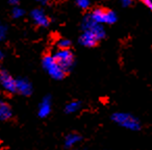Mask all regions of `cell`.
I'll use <instances>...</instances> for the list:
<instances>
[{"label": "cell", "instance_id": "9c48e42d", "mask_svg": "<svg viewBox=\"0 0 152 150\" xmlns=\"http://www.w3.org/2000/svg\"><path fill=\"white\" fill-rule=\"evenodd\" d=\"M99 41L97 40V38L90 31H83V34H81V36L79 37V44L85 47H93Z\"/></svg>", "mask_w": 152, "mask_h": 150}, {"label": "cell", "instance_id": "7a4b0ae2", "mask_svg": "<svg viewBox=\"0 0 152 150\" xmlns=\"http://www.w3.org/2000/svg\"><path fill=\"white\" fill-rule=\"evenodd\" d=\"M42 65L44 70L47 72L49 76L53 79H56V80H59V79L64 78L67 72L56 63V61L54 59L53 55H46V56L43 59Z\"/></svg>", "mask_w": 152, "mask_h": 150}, {"label": "cell", "instance_id": "8992f818", "mask_svg": "<svg viewBox=\"0 0 152 150\" xmlns=\"http://www.w3.org/2000/svg\"><path fill=\"white\" fill-rule=\"evenodd\" d=\"M0 85L9 93H16V79L7 71L0 72Z\"/></svg>", "mask_w": 152, "mask_h": 150}, {"label": "cell", "instance_id": "6da1fadb", "mask_svg": "<svg viewBox=\"0 0 152 150\" xmlns=\"http://www.w3.org/2000/svg\"><path fill=\"white\" fill-rule=\"evenodd\" d=\"M112 120L116 124H118L119 126L124 127V128L128 129V130L137 131L141 129L140 121L134 116H132L131 114H128V113H115V114L112 115Z\"/></svg>", "mask_w": 152, "mask_h": 150}, {"label": "cell", "instance_id": "3957f363", "mask_svg": "<svg viewBox=\"0 0 152 150\" xmlns=\"http://www.w3.org/2000/svg\"><path fill=\"white\" fill-rule=\"evenodd\" d=\"M81 26H83V31H90L97 38L98 41L102 40L105 37V29H104L103 25L94 21L90 16V14L83 18Z\"/></svg>", "mask_w": 152, "mask_h": 150}, {"label": "cell", "instance_id": "44dd1931", "mask_svg": "<svg viewBox=\"0 0 152 150\" xmlns=\"http://www.w3.org/2000/svg\"><path fill=\"white\" fill-rule=\"evenodd\" d=\"M4 57V53H3V51L0 49V61H2V59Z\"/></svg>", "mask_w": 152, "mask_h": 150}, {"label": "cell", "instance_id": "30bf717a", "mask_svg": "<svg viewBox=\"0 0 152 150\" xmlns=\"http://www.w3.org/2000/svg\"><path fill=\"white\" fill-rule=\"evenodd\" d=\"M51 113V99L50 97H45L39 104L38 108V115L41 118H46L49 114Z\"/></svg>", "mask_w": 152, "mask_h": 150}, {"label": "cell", "instance_id": "2e32d148", "mask_svg": "<svg viewBox=\"0 0 152 150\" xmlns=\"http://www.w3.org/2000/svg\"><path fill=\"white\" fill-rule=\"evenodd\" d=\"M76 3L83 10H87L90 7V0H76Z\"/></svg>", "mask_w": 152, "mask_h": 150}, {"label": "cell", "instance_id": "ac0fdd59", "mask_svg": "<svg viewBox=\"0 0 152 150\" xmlns=\"http://www.w3.org/2000/svg\"><path fill=\"white\" fill-rule=\"evenodd\" d=\"M121 4L123 5V7H130L131 4L133 3V0H120Z\"/></svg>", "mask_w": 152, "mask_h": 150}, {"label": "cell", "instance_id": "4fadbf2b", "mask_svg": "<svg viewBox=\"0 0 152 150\" xmlns=\"http://www.w3.org/2000/svg\"><path fill=\"white\" fill-rule=\"evenodd\" d=\"M81 108V102L80 101H71L66 105L65 112L67 114H74V113H77Z\"/></svg>", "mask_w": 152, "mask_h": 150}, {"label": "cell", "instance_id": "e0dca14e", "mask_svg": "<svg viewBox=\"0 0 152 150\" xmlns=\"http://www.w3.org/2000/svg\"><path fill=\"white\" fill-rule=\"evenodd\" d=\"M7 34V28L5 27V25H3L1 22H0V42H2L5 39Z\"/></svg>", "mask_w": 152, "mask_h": 150}, {"label": "cell", "instance_id": "7c38bea8", "mask_svg": "<svg viewBox=\"0 0 152 150\" xmlns=\"http://www.w3.org/2000/svg\"><path fill=\"white\" fill-rule=\"evenodd\" d=\"M81 141V137L78 133H70L66 137L65 139V147L66 148H72L78 144Z\"/></svg>", "mask_w": 152, "mask_h": 150}, {"label": "cell", "instance_id": "9a60e30c", "mask_svg": "<svg viewBox=\"0 0 152 150\" xmlns=\"http://www.w3.org/2000/svg\"><path fill=\"white\" fill-rule=\"evenodd\" d=\"M12 15H13V17L15 18V19H20L21 17H23L24 11L21 9V7H16L15 9H13Z\"/></svg>", "mask_w": 152, "mask_h": 150}, {"label": "cell", "instance_id": "8fae6325", "mask_svg": "<svg viewBox=\"0 0 152 150\" xmlns=\"http://www.w3.org/2000/svg\"><path fill=\"white\" fill-rule=\"evenodd\" d=\"M12 108L9 103L4 101V100L0 99V121H5L12 117Z\"/></svg>", "mask_w": 152, "mask_h": 150}, {"label": "cell", "instance_id": "ba28073f", "mask_svg": "<svg viewBox=\"0 0 152 150\" xmlns=\"http://www.w3.org/2000/svg\"><path fill=\"white\" fill-rule=\"evenodd\" d=\"M16 93H19L24 96L30 95L32 93L31 83L25 78L16 79Z\"/></svg>", "mask_w": 152, "mask_h": 150}, {"label": "cell", "instance_id": "52a82bcc", "mask_svg": "<svg viewBox=\"0 0 152 150\" xmlns=\"http://www.w3.org/2000/svg\"><path fill=\"white\" fill-rule=\"evenodd\" d=\"M30 17H31L32 21L39 26L42 27H47L50 24V20H49L48 16L45 14V12L41 9H34V11L30 13Z\"/></svg>", "mask_w": 152, "mask_h": 150}, {"label": "cell", "instance_id": "603a6c76", "mask_svg": "<svg viewBox=\"0 0 152 150\" xmlns=\"http://www.w3.org/2000/svg\"><path fill=\"white\" fill-rule=\"evenodd\" d=\"M74 150H80V149H74Z\"/></svg>", "mask_w": 152, "mask_h": 150}, {"label": "cell", "instance_id": "5b68a950", "mask_svg": "<svg viewBox=\"0 0 152 150\" xmlns=\"http://www.w3.org/2000/svg\"><path fill=\"white\" fill-rule=\"evenodd\" d=\"M53 57L66 72L69 71L74 65V55L69 49H58L54 52Z\"/></svg>", "mask_w": 152, "mask_h": 150}, {"label": "cell", "instance_id": "277c9868", "mask_svg": "<svg viewBox=\"0 0 152 150\" xmlns=\"http://www.w3.org/2000/svg\"><path fill=\"white\" fill-rule=\"evenodd\" d=\"M90 16L94 21L99 24H114L117 21V14L110 10L95 9Z\"/></svg>", "mask_w": 152, "mask_h": 150}, {"label": "cell", "instance_id": "5bb4252c", "mask_svg": "<svg viewBox=\"0 0 152 150\" xmlns=\"http://www.w3.org/2000/svg\"><path fill=\"white\" fill-rule=\"evenodd\" d=\"M70 45H71V42L68 39H61V40L57 41L58 49H69Z\"/></svg>", "mask_w": 152, "mask_h": 150}, {"label": "cell", "instance_id": "d6986e66", "mask_svg": "<svg viewBox=\"0 0 152 150\" xmlns=\"http://www.w3.org/2000/svg\"><path fill=\"white\" fill-rule=\"evenodd\" d=\"M141 1L152 12V0H141Z\"/></svg>", "mask_w": 152, "mask_h": 150}, {"label": "cell", "instance_id": "ffe728a7", "mask_svg": "<svg viewBox=\"0 0 152 150\" xmlns=\"http://www.w3.org/2000/svg\"><path fill=\"white\" fill-rule=\"evenodd\" d=\"M34 1L38 3H41V4H43V5L47 4V3L49 2V0H34Z\"/></svg>", "mask_w": 152, "mask_h": 150}, {"label": "cell", "instance_id": "7402d4cb", "mask_svg": "<svg viewBox=\"0 0 152 150\" xmlns=\"http://www.w3.org/2000/svg\"><path fill=\"white\" fill-rule=\"evenodd\" d=\"M17 1H18V0H9V2L12 3V4H16V3H17Z\"/></svg>", "mask_w": 152, "mask_h": 150}]
</instances>
